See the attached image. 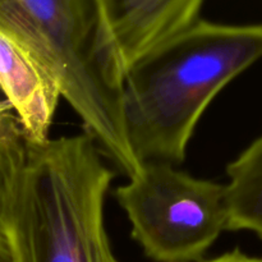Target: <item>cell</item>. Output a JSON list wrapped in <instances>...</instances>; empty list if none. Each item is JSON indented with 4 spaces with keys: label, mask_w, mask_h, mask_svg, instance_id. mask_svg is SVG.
I'll use <instances>...</instances> for the list:
<instances>
[{
    "label": "cell",
    "mask_w": 262,
    "mask_h": 262,
    "mask_svg": "<svg viewBox=\"0 0 262 262\" xmlns=\"http://www.w3.org/2000/svg\"><path fill=\"white\" fill-rule=\"evenodd\" d=\"M87 133L0 158V225L12 262H119L105 227L114 171Z\"/></svg>",
    "instance_id": "6da1fadb"
},
{
    "label": "cell",
    "mask_w": 262,
    "mask_h": 262,
    "mask_svg": "<svg viewBox=\"0 0 262 262\" xmlns=\"http://www.w3.org/2000/svg\"><path fill=\"white\" fill-rule=\"evenodd\" d=\"M262 58V23L193 25L138 58L122 82L129 147L141 164L178 165L210 102Z\"/></svg>",
    "instance_id": "7a4b0ae2"
},
{
    "label": "cell",
    "mask_w": 262,
    "mask_h": 262,
    "mask_svg": "<svg viewBox=\"0 0 262 262\" xmlns=\"http://www.w3.org/2000/svg\"><path fill=\"white\" fill-rule=\"evenodd\" d=\"M0 28L55 74L61 97L107 161L128 178L141 163L129 147L122 78L100 42L91 0H0Z\"/></svg>",
    "instance_id": "3957f363"
},
{
    "label": "cell",
    "mask_w": 262,
    "mask_h": 262,
    "mask_svg": "<svg viewBox=\"0 0 262 262\" xmlns=\"http://www.w3.org/2000/svg\"><path fill=\"white\" fill-rule=\"evenodd\" d=\"M132 238L155 262H197L227 230L225 186L169 163H142L115 191Z\"/></svg>",
    "instance_id": "277c9868"
},
{
    "label": "cell",
    "mask_w": 262,
    "mask_h": 262,
    "mask_svg": "<svg viewBox=\"0 0 262 262\" xmlns=\"http://www.w3.org/2000/svg\"><path fill=\"white\" fill-rule=\"evenodd\" d=\"M204 0H91L100 42L118 76L200 19Z\"/></svg>",
    "instance_id": "5b68a950"
},
{
    "label": "cell",
    "mask_w": 262,
    "mask_h": 262,
    "mask_svg": "<svg viewBox=\"0 0 262 262\" xmlns=\"http://www.w3.org/2000/svg\"><path fill=\"white\" fill-rule=\"evenodd\" d=\"M0 94L13 107L26 142L50 140L61 97L55 74L25 43L0 28Z\"/></svg>",
    "instance_id": "8992f818"
},
{
    "label": "cell",
    "mask_w": 262,
    "mask_h": 262,
    "mask_svg": "<svg viewBox=\"0 0 262 262\" xmlns=\"http://www.w3.org/2000/svg\"><path fill=\"white\" fill-rule=\"evenodd\" d=\"M227 230H248L262 239V135L228 165Z\"/></svg>",
    "instance_id": "52a82bcc"
},
{
    "label": "cell",
    "mask_w": 262,
    "mask_h": 262,
    "mask_svg": "<svg viewBox=\"0 0 262 262\" xmlns=\"http://www.w3.org/2000/svg\"><path fill=\"white\" fill-rule=\"evenodd\" d=\"M25 142L22 128L13 107L7 100L0 101V156H7L22 147Z\"/></svg>",
    "instance_id": "ba28073f"
},
{
    "label": "cell",
    "mask_w": 262,
    "mask_h": 262,
    "mask_svg": "<svg viewBox=\"0 0 262 262\" xmlns=\"http://www.w3.org/2000/svg\"><path fill=\"white\" fill-rule=\"evenodd\" d=\"M197 262H262V256H250L247 253L242 252L239 250L230 251V252L220 255L217 257L211 258L206 261H197Z\"/></svg>",
    "instance_id": "9c48e42d"
},
{
    "label": "cell",
    "mask_w": 262,
    "mask_h": 262,
    "mask_svg": "<svg viewBox=\"0 0 262 262\" xmlns=\"http://www.w3.org/2000/svg\"><path fill=\"white\" fill-rule=\"evenodd\" d=\"M0 262H12V256L5 237L0 238Z\"/></svg>",
    "instance_id": "30bf717a"
},
{
    "label": "cell",
    "mask_w": 262,
    "mask_h": 262,
    "mask_svg": "<svg viewBox=\"0 0 262 262\" xmlns=\"http://www.w3.org/2000/svg\"><path fill=\"white\" fill-rule=\"evenodd\" d=\"M0 201H2V174H0ZM4 237V233L2 230V225H0V238Z\"/></svg>",
    "instance_id": "8fae6325"
},
{
    "label": "cell",
    "mask_w": 262,
    "mask_h": 262,
    "mask_svg": "<svg viewBox=\"0 0 262 262\" xmlns=\"http://www.w3.org/2000/svg\"><path fill=\"white\" fill-rule=\"evenodd\" d=\"M2 100H4V97H3V95L0 94V101H2Z\"/></svg>",
    "instance_id": "7c38bea8"
}]
</instances>
